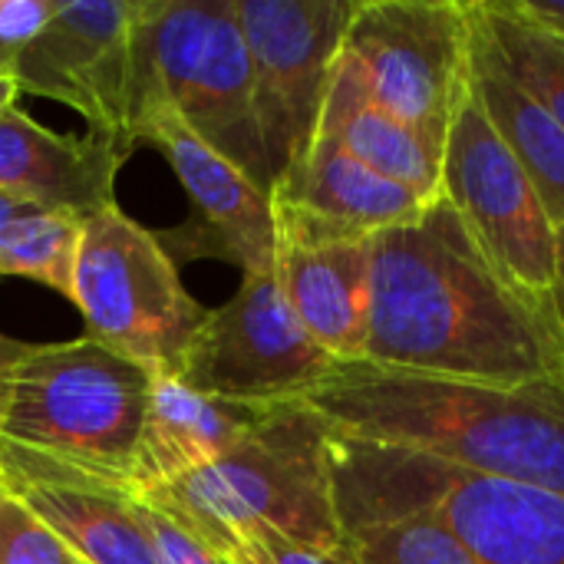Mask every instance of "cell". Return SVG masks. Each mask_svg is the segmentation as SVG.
<instances>
[{
  "label": "cell",
  "mask_w": 564,
  "mask_h": 564,
  "mask_svg": "<svg viewBox=\"0 0 564 564\" xmlns=\"http://www.w3.org/2000/svg\"><path fill=\"white\" fill-rule=\"evenodd\" d=\"M364 360L473 383H562L564 337L549 304L512 288L449 202L370 238Z\"/></svg>",
  "instance_id": "6da1fadb"
},
{
  "label": "cell",
  "mask_w": 564,
  "mask_h": 564,
  "mask_svg": "<svg viewBox=\"0 0 564 564\" xmlns=\"http://www.w3.org/2000/svg\"><path fill=\"white\" fill-rule=\"evenodd\" d=\"M301 403L334 433L564 496V383L499 387L354 360L334 364Z\"/></svg>",
  "instance_id": "7a4b0ae2"
},
{
  "label": "cell",
  "mask_w": 564,
  "mask_h": 564,
  "mask_svg": "<svg viewBox=\"0 0 564 564\" xmlns=\"http://www.w3.org/2000/svg\"><path fill=\"white\" fill-rule=\"evenodd\" d=\"M327 433L340 535L430 512L479 564H564L562 492L482 479L403 446Z\"/></svg>",
  "instance_id": "3957f363"
},
{
  "label": "cell",
  "mask_w": 564,
  "mask_h": 564,
  "mask_svg": "<svg viewBox=\"0 0 564 564\" xmlns=\"http://www.w3.org/2000/svg\"><path fill=\"white\" fill-rule=\"evenodd\" d=\"M327 440V423L301 400L264 403L221 459L142 496L169 506L212 549L245 525H268L314 549H340Z\"/></svg>",
  "instance_id": "277c9868"
},
{
  "label": "cell",
  "mask_w": 564,
  "mask_h": 564,
  "mask_svg": "<svg viewBox=\"0 0 564 564\" xmlns=\"http://www.w3.org/2000/svg\"><path fill=\"white\" fill-rule=\"evenodd\" d=\"M169 109L202 142L271 192L248 46L231 0H139L135 129Z\"/></svg>",
  "instance_id": "5b68a950"
},
{
  "label": "cell",
  "mask_w": 564,
  "mask_h": 564,
  "mask_svg": "<svg viewBox=\"0 0 564 564\" xmlns=\"http://www.w3.org/2000/svg\"><path fill=\"white\" fill-rule=\"evenodd\" d=\"M152 373L93 337L30 347L0 413V440L129 486Z\"/></svg>",
  "instance_id": "8992f818"
},
{
  "label": "cell",
  "mask_w": 564,
  "mask_h": 564,
  "mask_svg": "<svg viewBox=\"0 0 564 564\" xmlns=\"http://www.w3.org/2000/svg\"><path fill=\"white\" fill-rule=\"evenodd\" d=\"M69 301L86 321V337L152 377L178 373L208 317V307L185 291L159 235L116 202L79 221Z\"/></svg>",
  "instance_id": "52a82bcc"
},
{
  "label": "cell",
  "mask_w": 564,
  "mask_h": 564,
  "mask_svg": "<svg viewBox=\"0 0 564 564\" xmlns=\"http://www.w3.org/2000/svg\"><path fill=\"white\" fill-rule=\"evenodd\" d=\"M340 53L380 109L443 149L469 93V3L357 0Z\"/></svg>",
  "instance_id": "ba28073f"
},
{
  "label": "cell",
  "mask_w": 564,
  "mask_h": 564,
  "mask_svg": "<svg viewBox=\"0 0 564 564\" xmlns=\"http://www.w3.org/2000/svg\"><path fill=\"white\" fill-rule=\"evenodd\" d=\"M440 198L449 202L476 248L512 288L549 304L555 221L473 93H466L446 129Z\"/></svg>",
  "instance_id": "9c48e42d"
},
{
  "label": "cell",
  "mask_w": 564,
  "mask_h": 564,
  "mask_svg": "<svg viewBox=\"0 0 564 564\" xmlns=\"http://www.w3.org/2000/svg\"><path fill=\"white\" fill-rule=\"evenodd\" d=\"M139 0H59L46 26L13 56L20 93L76 109L89 139L129 159L135 129Z\"/></svg>",
  "instance_id": "30bf717a"
},
{
  "label": "cell",
  "mask_w": 564,
  "mask_h": 564,
  "mask_svg": "<svg viewBox=\"0 0 564 564\" xmlns=\"http://www.w3.org/2000/svg\"><path fill=\"white\" fill-rule=\"evenodd\" d=\"M248 46L254 109L274 182L317 135L330 69L357 0H231Z\"/></svg>",
  "instance_id": "8fae6325"
},
{
  "label": "cell",
  "mask_w": 564,
  "mask_h": 564,
  "mask_svg": "<svg viewBox=\"0 0 564 564\" xmlns=\"http://www.w3.org/2000/svg\"><path fill=\"white\" fill-rule=\"evenodd\" d=\"M334 364L294 317L271 268L241 274V288L208 311L175 377L205 397L264 406L301 400Z\"/></svg>",
  "instance_id": "7c38bea8"
},
{
  "label": "cell",
  "mask_w": 564,
  "mask_h": 564,
  "mask_svg": "<svg viewBox=\"0 0 564 564\" xmlns=\"http://www.w3.org/2000/svg\"><path fill=\"white\" fill-rule=\"evenodd\" d=\"M139 142H152L165 152L172 172L192 198V218L175 231H155L162 248L182 258H221L241 268V274L274 268V205L271 192L254 185L238 165L202 142L169 109H145L139 116Z\"/></svg>",
  "instance_id": "4fadbf2b"
},
{
  "label": "cell",
  "mask_w": 564,
  "mask_h": 564,
  "mask_svg": "<svg viewBox=\"0 0 564 564\" xmlns=\"http://www.w3.org/2000/svg\"><path fill=\"white\" fill-rule=\"evenodd\" d=\"M278 241H370L416 218L430 202L357 162L334 135L317 132L297 165L271 188Z\"/></svg>",
  "instance_id": "5bb4252c"
},
{
  "label": "cell",
  "mask_w": 564,
  "mask_h": 564,
  "mask_svg": "<svg viewBox=\"0 0 564 564\" xmlns=\"http://www.w3.org/2000/svg\"><path fill=\"white\" fill-rule=\"evenodd\" d=\"M0 482L83 564H159L129 486L69 469L3 440Z\"/></svg>",
  "instance_id": "9a60e30c"
},
{
  "label": "cell",
  "mask_w": 564,
  "mask_h": 564,
  "mask_svg": "<svg viewBox=\"0 0 564 564\" xmlns=\"http://www.w3.org/2000/svg\"><path fill=\"white\" fill-rule=\"evenodd\" d=\"M122 162L96 139L56 135L17 106L0 116V195L17 205L86 218L116 202Z\"/></svg>",
  "instance_id": "2e32d148"
},
{
  "label": "cell",
  "mask_w": 564,
  "mask_h": 564,
  "mask_svg": "<svg viewBox=\"0 0 564 564\" xmlns=\"http://www.w3.org/2000/svg\"><path fill=\"white\" fill-rule=\"evenodd\" d=\"M274 274L301 327L337 364L364 360L370 241H278Z\"/></svg>",
  "instance_id": "e0dca14e"
},
{
  "label": "cell",
  "mask_w": 564,
  "mask_h": 564,
  "mask_svg": "<svg viewBox=\"0 0 564 564\" xmlns=\"http://www.w3.org/2000/svg\"><path fill=\"white\" fill-rule=\"evenodd\" d=\"M469 93L558 228L564 221V126L516 76L479 3H469Z\"/></svg>",
  "instance_id": "ac0fdd59"
},
{
  "label": "cell",
  "mask_w": 564,
  "mask_h": 564,
  "mask_svg": "<svg viewBox=\"0 0 564 564\" xmlns=\"http://www.w3.org/2000/svg\"><path fill=\"white\" fill-rule=\"evenodd\" d=\"M258 410L205 397L172 373L152 377L129 489L152 492L221 459L251 430Z\"/></svg>",
  "instance_id": "d6986e66"
},
{
  "label": "cell",
  "mask_w": 564,
  "mask_h": 564,
  "mask_svg": "<svg viewBox=\"0 0 564 564\" xmlns=\"http://www.w3.org/2000/svg\"><path fill=\"white\" fill-rule=\"evenodd\" d=\"M317 132L334 135L357 162H364L377 175L416 192L426 202L440 198L443 149L380 109L370 99L360 69L344 53H337V63L330 69Z\"/></svg>",
  "instance_id": "ffe728a7"
},
{
  "label": "cell",
  "mask_w": 564,
  "mask_h": 564,
  "mask_svg": "<svg viewBox=\"0 0 564 564\" xmlns=\"http://www.w3.org/2000/svg\"><path fill=\"white\" fill-rule=\"evenodd\" d=\"M79 221L76 215L36 212L0 195V278H30L69 297Z\"/></svg>",
  "instance_id": "44dd1931"
},
{
  "label": "cell",
  "mask_w": 564,
  "mask_h": 564,
  "mask_svg": "<svg viewBox=\"0 0 564 564\" xmlns=\"http://www.w3.org/2000/svg\"><path fill=\"white\" fill-rule=\"evenodd\" d=\"M354 564H479L430 512H410L344 535Z\"/></svg>",
  "instance_id": "7402d4cb"
},
{
  "label": "cell",
  "mask_w": 564,
  "mask_h": 564,
  "mask_svg": "<svg viewBox=\"0 0 564 564\" xmlns=\"http://www.w3.org/2000/svg\"><path fill=\"white\" fill-rule=\"evenodd\" d=\"M479 13L516 76L564 126V46L522 20L506 0H479Z\"/></svg>",
  "instance_id": "603a6c76"
},
{
  "label": "cell",
  "mask_w": 564,
  "mask_h": 564,
  "mask_svg": "<svg viewBox=\"0 0 564 564\" xmlns=\"http://www.w3.org/2000/svg\"><path fill=\"white\" fill-rule=\"evenodd\" d=\"M0 564H83L0 482Z\"/></svg>",
  "instance_id": "cb8c5ba5"
},
{
  "label": "cell",
  "mask_w": 564,
  "mask_h": 564,
  "mask_svg": "<svg viewBox=\"0 0 564 564\" xmlns=\"http://www.w3.org/2000/svg\"><path fill=\"white\" fill-rule=\"evenodd\" d=\"M135 512L152 542L159 564H228L188 522L152 496L135 492Z\"/></svg>",
  "instance_id": "d4e9b609"
},
{
  "label": "cell",
  "mask_w": 564,
  "mask_h": 564,
  "mask_svg": "<svg viewBox=\"0 0 564 564\" xmlns=\"http://www.w3.org/2000/svg\"><path fill=\"white\" fill-rule=\"evenodd\" d=\"M225 542L241 549L251 564H354L344 545L340 549L301 545V542H294V539L268 529V525H245V529L231 532L228 539H221L218 545H225Z\"/></svg>",
  "instance_id": "484cf974"
},
{
  "label": "cell",
  "mask_w": 564,
  "mask_h": 564,
  "mask_svg": "<svg viewBox=\"0 0 564 564\" xmlns=\"http://www.w3.org/2000/svg\"><path fill=\"white\" fill-rule=\"evenodd\" d=\"M59 0H0V50L13 59L53 17Z\"/></svg>",
  "instance_id": "4316f807"
},
{
  "label": "cell",
  "mask_w": 564,
  "mask_h": 564,
  "mask_svg": "<svg viewBox=\"0 0 564 564\" xmlns=\"http://www.w3.org/2000/svg\"><path fill=\"white\" fill-rule=\"evenodd\" d=\"M506 3L535 30H542L549 40L564 46V3H549V0H506Z\"/></svg>",
  "instance_id": "83f0119b"
},
{
  "label": "cell",
  "mask_w": 564,
  "mask_h": 564,
  "mask_svg": "<svg viewBox=\"0 0 564 564\" xmlns=\"http://www.w3.org/2000/svg\"><path fill=\"white\" fill-rule=\"evenodd\" d=\"M33 344H23V340H13L7 334H0V413H3V400H7V383L17 370V364L30 354Z\"/></svg>",
  "instance_id": "f1b7e54d"
},
{
  "label": "cell",
  "mask_w": 564,
  "mask_h": 564,
  "mask_svg": "<svg viewBox=\"0 0 564 564\" xmlns=\"http://www.w3.org/2000/svg\"><path fill=\"white\" fill-rule=\"evenodd\" d=\"M549 304H552L555 324H558L564 337V221L555 228V278H552Z\"/></svg>",
  "instance_id": "f546056e"
},
{
  "label": "cell",
  "mask_w": 564,
  "mask_h": 564,
  "mask_svg": "<svg viewBox=\"0 0 564 564\" xmlns=\"http://www.w3.org/2000/svg\"><path fill=\"white\" fill-rule=\"evenodd\" d=\"M17 93H20V86H17V79H13V73H10V69H0V116H3L7 109H13Z\"/></svg>",
  "instance_id": "4dcf8cb0"
},
{
  "label": "cell",
  "mask_w": 564,
  "mask_h": 564,
  "mask_svg": "<svg viewBox=\"0 0 564 564\" xmlns=\"http://www.w3.org/2000/svg\"><path fill=\"white\" fill-rule=\"evenodd\" d=\"M215 552H218V555H221V558H225V562H228V564H251V562H248V558H245V552H241V549H235L231 542L218 545Z\"/></svg>",
  "instance_id": "1f68e13d"
},
{
  "label": "cell",
  "mask_w": 564,
  "mask_h": 564,
  "mask_svg": "<svg viewBox=\"0 0 564 564\" xmlns=\"http://www.w3.org/2000/svg\"><path fill=\"white\" fill-rule=\"evenodd\" d=\"M10 63H13V59H10V56H7V53L0 50V69H10Z\"/></svg>",
  "instance_id": "d6a6232c"
},
{
  "label": "cell",
  "mask_w": 564,
  "mask_h": 564,
  "mask_svg": "<svg viewBox=\"0 0 564 564\" xmlns=\"http://www.w3.org/2000/svg\"><path fill=\"white\" fill-rule=\"evenodd\" d=\"M562 383H564V377H562Z\"/></svg>",
  "instance_id": "836d02e7"
}]
</instances>
